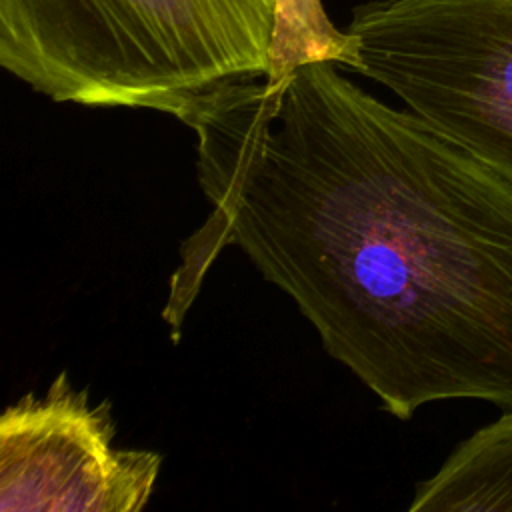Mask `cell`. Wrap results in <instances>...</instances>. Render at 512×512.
Here are the masks:
<instances>
[{"mask_svg": "<svg viewBox=\"0 0 512 512\" xmlns=\"http://www.w3.org/2000/svg\"><path fill=\"white\" fill-rule=\"evenodd\" d=\"M178 120L212 212L170 282L174 340L236 246L388 414L440 400L512 410L508 180L334 62L222 84Z\"/></svg>", "mask_w": 512, "mask_h": 512, "instance_id": "6da1fadb", "label": "cell"}, {"mask_svg": "<svg viewBox=\"0 0 512 512\" xmlns=\"http://www.w3.org/2000/svg\"><path fill=\"white\" fill-rule=\"evenodd\" d=\"M276 0H0V64L54 102L178 114L270 68Z\"/></svg>", "mask_w": 512, "mask_h": 512, "instance_id": "7a4b0ae2", "label": "cell"}, {"mask_svg": "<svg viewBox=\"0 0 512 512\" xmlns=\"http://www.w3.org/2000/svg\"><path fill=\"white\" fill-rule=\"evenodd\" d=\"M346 32L350 70L512 184V0H372Z\"/></svg>", "mask_w": 512, "mask_h": 512, "instance_id": "3957f363", "label": "cell"}, {"mask_svg": "<svg viewBox=\"0 0 512 512\" xmlns=\"http://www.w3.org/2000/svg\"><path fill=\"white\" fill-rule=\"evenodd\" d=\"M110 400L90 402L60 370L0 418L2 512H140L162 466L154 450L114 446Z\"/></svg>", "mask_w": 512, "mask_h": 512, "instance_id": "277c9868", "label": "cell"}, {"mask_svg": "<svg viewBox=\"0 0 512 512\" xmlns=\"http://www.w3.org/2000/svg\"><path fill=\"white\" fill-rule=\"evenodd\" d=\"M410 512H512V410L462 440L422 480Z\"/></svg>", "mask_w": 512, "mask_h": 512, "instance_id": "5b68a950", "label": "cell"}, {"mask_svg": "<svg viewBox=\"0 0 512 512\" xmlns=\"http://www.w3.org/2000/svg\"><path fill=\"white\" fill-rule=\"evenodd\" d=\"M352 60V36L330 22L322 0H276L268 78L286 76L312 62L350 68Z\"/></svg>", "mask_w": 512, "mask_h": 512, "instance_id": "8992f818", "label": "cell"}]
</instances>
